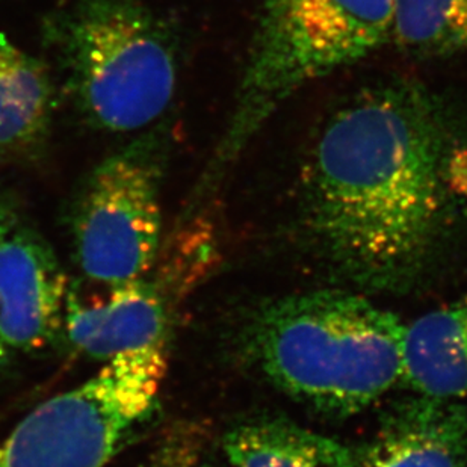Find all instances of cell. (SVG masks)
<instances>
[{
  "mask_svg": "<svg viewBox=\"0 0 467 467\" xmlns=\"http://www.w3.org/2000/svg\"><path fill=\"white\" fill-rule=\"evenodd\" d=\"M17 213L5 191L0 190V241L17 227Z\"/></svg>",
  "mask_w": 467,
  "mask_h": 467,
  "instance_id": "5bb4252c",
  "label": "cell"
},
{
  "mask_svg": "<svg viewBox=\"0 0 467 467\" xmlns=\"http://www.w3.org/2000/svg\"><path fill=\"white\" fill-rule=\"evenodd\" d=\"M354 467H467V404L436 398L401 400L354 450Z\"/></svg>",
  "mask_w": 467,
  "mask_h": 467,
  "instance_id": "ba28073f",
  "label": "cell"
},
{
  "mask_svg": "<svg viewBox=\"0 0 467 467\" xmlns=\"http://www.w3.org/2000/svg\"><path fill=\"white\" fill-rule=\"evenodd\" d=\"M67 88L80 114L106 132L149 128L177 85L176 50L138 0H80L52 23Z\"/></svg>",
  "mask_w": 467,
  "mask_h": 467,
  "instance_id": "277c9868",
  "label": "cell"
},
{
  "mask_svg": "<svg viewBox=\"0 0 467 467\" xmlns=\"http://www.w3.org/2000/svg\"><path fill=\"white\" fill-rule=\"evenodd\" d=\"M62 327L70 344L98 360L165 345L167 305L146 280L110 287L106 300L93 305L67 296Z\"/></svg>",
  "mask_w": 467,
  "mask_h": 467,
  "instance_id": "9c48e42d",
  "label": "cell"
},
{
  "mask_svg": "<svg viewBox=\"0 0 467 467\" xmlns=\"http://www.w3.org/2000/svg\"><path fill=\"white\" fill-rule=\"evenodd\" d=\"M49 71L11 43L0 49V153L36 155L50 133L53 114Z\"/></svg>",
  "mask_w": 467,
  "mask_h": 467,
  "instance_id": "7c38bea8",
  "label": "cell"
},
{
  "mask_svg": "<svg viewBox=\"0 0 467 467\" xmlns=\"http://www.w3.org/2000/svg\"><path fill=\"white\" fill-rule=\"evenodd\" d=\"M401 383L420 397L467 398V296L404 327Z\"/></svg>",
  "mask_w": 467,
  "mask_h": 467,
  "instance_id": "30bf717a",
  "label": "cell"
},
{
  "mask_svg": "<svg viewBox=\"0 0 467 467\" xmlns=\"http://www.w3.org/2000/svg\"><path fill=\"white\" fill-rule=\"evenodd\" d=\"M312 234L358 282L413 280L467 197V142L419 82H379L328 117L301 174Z\"/></svg>",
  "mask_w": 467,
  "mask_h": 467,
  "instance_id": "6da1fadb",
  "label": "cell"
},
{
  "mask_svg": "<svg viewBox=\"0 0 467 467\" xmlns=\"http://www.w3.org/2000/svg\"><path fill=\"white\" fill-rule=\"evenodd\" d=\"M404 327L365 296L313 291L265 306L248 339L275 388L319 413L347 418L401 383Z\"/></svg>",
  "mask_w": 467,
  "mask_h": 467,
  "instance_id": "7a4b0ae2",
  "label": "cell"
},
{
  "mask_svg": "<svg viewBox=\"0 0 467 467\" xmlns=\"http://www.w3.org/2000/svg\"><path fill=\"white\" fill-rule=\"evenodd\" d=\"M9 360V348L0 340V368L6 365Z\"/></svg>",
  "mask_w": 467,
  "mask_h": 467,
  "instance_id": "9a60e30c",
  "label": "cell"
},
{
  "mask_svg": "<svg viewBox=\"0 0 467 467\" xmlns=\"http://www.w3.org/2000/svg\"><path fill=\"white\" fill-rule=\"evenodd\" d=\"M66 278L47 244L16 227L0 241V340L8 348H43L62 327Z\"/></svg>",
  "mask_w": 467,
  "mask_h": 467,
  "instance_id": "52a82bcc",
  "label": "cell"
},
{
  "mask_svg": "<svg viewBox=\"0 0 467 467\" xmlns=\"http://www.w3.org/2000/svg\"><path fill=\"white\" fill-rule=\"evenodd\" d=\"M165 374V345L110 358L20 420L0 441V467L108 466L155 415Z\"/></svg>",
  "mask_w": 467,
  "mask_h": 467,
  "instance_id": "5b68a950",
  "label": "cell"
},
{
  "mask_svg": "<svg viewBox=\"0 0 467 467\" xmlns=\"http://www.w3.org/2000/svg\"><path fill=\"white\" fill-rule=\"evenodd\" d=\"M397 0H260L234 109L212 153L215 181L306 85L389 41Z\"/></svg>",
  "mask_w": 467,
  "mask_h": 467,
  "instance_id": "3957f363",
  "label": "cell"
},
{
  "mask_svg": "<svg viewBox=\"0 0 467 467\" xmlns=\"http://www.w3.org/2000/svg\"><path fill=\"white\" fill-rule=\"evenodd\" d=\"M9 41L6 40V38H5L4 36H2V34H0V49H2V47H4V46H6L8 45Z\"/></svg>",
  "mask_w": 467,
  "mask_h": 467,
  "instance_id": "2e32d148",
  "label": "cell"
},
{
  "mask_svg": "<svg viewBox=\"0 0 467 467\" xmlns=\"http://www.w3.org/2000/svg\"><path fill=\"white\" fill-rule=\"evenodd\" d=\"M389 40L422 57L466 50L467 0H397Z\"/></svg>",
  "mask_w": 467,
  "mask_h": 467,
  "instance_id": "4fadbf2b",
  "label": "cell"
},
{
  "mask_svg": "<svg viewBox=\"0 0 467 467\" xmlns=\"http://www.w3.org/2000/svg\"><path fill=\"white\" fill-rule=\"evenodd\" d=\"M146 137L106 158L82 185L71 218L82 273L106 286L140 280L161 243L162 153Z\"/></svg>",
  "mask_w": 467,
  "mask_h": 467,
  "instance_id": "8992f818",
  "label": "cell"
},
{
  "mask_svg": "<svg viewBox=\"0 0 467 467\" xmlns=\"http://www.w3.org/2000/svg\"><path fill=\"white\" fill-rule=\"evenodd\" d=\"M230 467H354V450L287 419L254 418L223 437Z\"/></svg>",
  "mask_w": 467,
  "mask_h": 467,
  "instance_id": "8fae6325",
  "label": "cell"
}]
</instances>
